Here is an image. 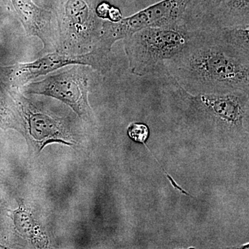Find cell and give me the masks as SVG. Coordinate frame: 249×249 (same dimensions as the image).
<instances>
[{
	"mask_svg": "<svg viewBox=\"0 0 249 249\" xmlns=\"http://www.w3.org/2000/svg\"><path fill=\"white\" fill-rule=\"evenodd\" d=\"M159 73L171 77L183 89L247 91L249 55L221 43L203 28L197 40L177 58L164 62Z\"/></svg>",
	"mask_w": 249,
	"mask_h": 249,
	"instance_id": "obj_1",
	"label": "cell"
},
{
	"mask_svg": "<svg viewBox=\"0 0 249 249\" xmlns=\"http://www.w3.org/2000/svg\"><path fill=\"white\" fill-rule=\"evenodd\" d=\"M201 29L186 23L174 27H147L124 39V51L133 74L160 72L164 62L177 58L197 40Z\"/></svg>",
	"mask_w": 249,
	"mask_h": 249,
	"instance_id": "obj_2",
	"label": "cell"
},
{
	"mask_svg": "<svg viewBox=\"0 0 249 249\" xmlns=\"http://www.w3.org/2000/svg\"><path fill=\"white\" fill-rule=\"evenodd\" d=\"M96 0H53L58 32L57 52L83 54L94 48L103 19L96 14Z\"/></svg>",
	"mask_w": 249,
	"mask_h": 249,
	"instance_id": "obj_3",
	"label": "cell"
},
{
	"mask_svg": "<svg viewBox=\"0 0 249 249\" xmlns=\"http://www.w3.org/2000/svg\"><path fill=\"white\" fill-rule=\"evenodd\" d=\"M191 0H162L119 22L103 21L101 36L93 49L111 58V49L117 41L124 40L147 27H174L184 22Z\"/></svg>",
	"mask_w": 249,
	"mask_h": 249,
	"instance_id": "obj_4",
	"label": "cell"
},
{
	"mask_svg": "<svg viewBox=\"0 0 249 249\" xmlns=\"http://www.w3.org/2000/svg\"><path fill=\"white\" fill-rule=\"evenodd\" d=\"M85 68L83 65H75L39 81L29 83L23 89L26 93L44 95L60 100L80 117L88 119L90 116L88 103L90 78L89 70Z\"/></svg>",
	"mask_w": 249,
	"mask_h": 249,
	"instance_id": "obj_5",
	"label": "cell"
},
{
	"mask_svg": "<svg viewBox=\"0 0 249 249\" xmlns=\"http://www.w3.org/2000/svg\"><path fill=\"white\" fill-rule=\"evenodd\" d=\"M70 65L89 67L104 73L110 70L112 62L111 59L103 56L95 49L83 54L54 52L46 53L45 56L40 57L34 61L16 64L3 67L1 70L4 80H7L14 86L19 87Z\"/></svg>",
	"mask_w": 249,
	"mask_h": 249,
	"instance_id": "obj_6",
	"label": "cell"
},
{
	"mask_svg": "<svg viewBox=\"0 0 249 249\" xmlns=\"http://www.w3.org/2000/svg\"><path fill=\"white\" fill-rule=\"evenodd\" d=\"M9 1L27 36L37 37L42 42L43 48L41 54L57 52L58 26L53 11L40 7L33 0H9Z\"/></svg>",
	"mask_w": 249,
	"mask_h": 249,
	"instance_id": "obj_7",
	"label": "cell"
},
{
	"mask_svg": "<svg viewBox=\"0 0 249 249\" xmlns=\"http://www.w3.org/2000/svg\"><path fill=\"white\" fill-rule=\"evenodd\" d=\"M24 127L31 139L40 146V150L51 142H67V132L61 121L47 112L36 109L25 98L20 100Z\"/></svg>",
	"mask_w": 249,
	"mask_h": 249,
	"instance_id": "obj_8",
	"label": "cell"
},
{
	"mask_svg": "<svg viewBox=\"0 0 249 249\" xmlns=\"http://www.w3.org/2000/svg\"><path fill=\"white\" fill-rule=\"evenodd\" d=\"M249 26V0H224L201 28Z\"/></svg>",
	"mask_w": 249,
	"mask_h": 249,
	"instance_id": "obj_9",
	"label": "cell"
},
{
	"mask_svg": "<svg viewBox=\"0 0 249 249\" xmlns=\"http://www.w3.org/2000/svg\"><path fill=\"white\" fill-rule=\"evenodd\" d=\"M224 0H191L184 22L188 25L200 28L214 9Z\"/></svg>",
	"mask_w": 249,
	"mask_h": 249,
	"instance_id": "obj_10",
	"label": "cell"
},
{
	"mask_svg": "<svg viewBox=\"0 0 249 249\" xmlns=\"http://www.w3.org/2000/svg\"><path fill=\"white\" fill-rule=\"evenodd\" d=\"M14 222L19 232L28 237H34L36 235V226L31 214L25 210L19 209L15 213Z\"/></svg>",
	"mask_w": 249,
	"mask_h": 249,
	"instance_id": "obj_11",
	"label": "cell"
},
{
	"mask_svg": "<svg viewBox=\"0 0 249 249\" xmlns=\"http://www.w3.org/2000/svg\"><path fill=\"white\" fill-rule=\"evenodd\" d=\"M128 134L135 142H144L148 137V127L143 124H134L129 127Z\"/></svg>",
	"mask_w": 249,
	"mask_h": 249,
	"instance_id": "obj_12",
	"label": "cell"
},
{
	"mask_svg": "<svg viewBox=\"0 0 249 249\" xmlns=\"http://www.w3.org/2000/svg\"><path fill=\"white\" fill-rule=\"evenodd\" d=\"M33 1L40 7L53 11V0H33Z\"/></svg>",
	"mask_w": 249,
	"mask_h": 249,
	"instance_id": "obj_13",
	"label": "cell"
}]
</instances>
